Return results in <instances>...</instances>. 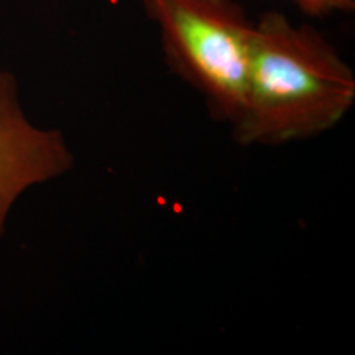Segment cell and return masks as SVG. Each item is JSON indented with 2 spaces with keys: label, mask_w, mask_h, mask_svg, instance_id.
<instances>
[{
  "label": "cell",
  "mask_w": 355,
  "mask_h": 355,
  "mask_svg": "<svg viewBox=\"0 0 355 355\" xmlns=\"http://www.w3.org/2000/svg\"><path fill=\"white\" fill-rule=\"evenodd\" d=\"M355 104V74L336 46L309 24L279 12L254 21L248 78L232 137L242 146H282L316 139Z\"/></svg>",
  "instance_id": "1"
},
{
  "label": "cell",
  "mask_w": 355,
  "mask_h": 355,
  "mask_svg": "<svg viewBox=\"0 0 355 355\" xmlns=\"http://www.w3.org/2000/svg\"><path fill=\"white\" fill-rule=\"evenodd\" d=\"M170 69L196 89L216 122L232 127L247 92L254 21L237 0H141Z\"/></svg>",
  "instance_id": "2"
},
{
  "label": "cell",
  "mask_w": 355,
  "mask_h": 355,
  "mask_svg": "<svg viewBox=\"0 0 355 355\" xmlns=\"http://www.w3.org/2000/svg\"><path fill=\"white\" fill-rule=\"evenodd\" d=\"M74 163L64 133L35 125L25 114L15 74L0 71V239L26 191L64 176Z\"/></svg>",
  "instance_id": "3"
},
{
  "label": "cell",
  "mask_w": 355,
  "mask_h": 355,
  "mask_svg": "<svg viewBox=\"0 0 355 355\" xmlns=\"http://www.w3.org/2000/svg\"><path fill=\"white\" fill-rule=\"evenodd\" d=\"M296 6L309 17H327L332 13L354 12V0H295Z\"/></svg>",
  "instance_id": "4"
}]
</instances>
